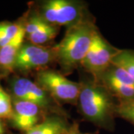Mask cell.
Returning a JSON list of instances; mask_svg holds the SVG:
<instances>
[{
    "label": "cell",
    "mask_w": 134,
    "mask_h": 134,
    "mask_svg": "<svg viewBox=\"0 0 134 134\" xmlns=\"http://www.w3.org/2000/svg\"><path fill=\"white\" fill-rule=\"evenodd\" d=\"M77 100L83 119L100 129H115V109L118 101L99 82L90 75L83 77Z\"/></svg>",
    "instance_id": "obj_1"
},
{
    "label": "cell",
    "mask_w": 134,
    "mask_h": 134,
    "mask_svg": "<svg viewBox=\"0 0 134 134\" xmlns=\"http://www.w3.org/2000/svg\"><path fill=\"white\" fill-rule=\"evenodd\" d=\"M97 31L95 23L90 18L67 28L60 42L54 46L56 62L64 74L81 66Z\"/></svg>",
    "instance_id": "obj_2"
},
{
    "label": "cell",
    "mask_w": 134,
    "mask_h": 134,
    "mask_svg": "<svg viewBox=\"0 0 134 134\" xmlns=\"http://www.w3.org/2000/svg\"><path fill=\"white\" fill-rule=\"evenodd\" d=\"M34 10L43 20L56 27L69 28L89 18L86 4L80 1H40Z\"/></svg>",
    "instance_id": "obj_3"
},
{
    "label": "cell",
    "mask_w": 134,
    "mask_h": 134,
    "mask_svg": "<svg viewBox=\"0 0 134 134\" xmlns=\"http://www.w3.org/2000/svg\"><path fill=\"white\" fill-rule=\"evenodd\" d=\"M10 96L13 98L31 102L46 114L66 115L60 104L35 81L23 77H15L10 81Z\"/></svg>",
    "instance_id": "obj_4"
},
{
    "label": "cell",
    "mask_w": 134,
    "mask_h": 134,
    "mask_svg": "<svg viewBox=\"0 0 134 134\" xmlns=\"http://www.w3.org/2000/svg\"><path fill=\"white\" fill-rule=\"evenodd\" d=\"M35 82L58 104H77L81 90L80 82L72 81L60 72L47 69L37 72Z\"/></svg>",
    "instance_id": "obj_5"
},
{
    "label": "cell",
    "mask_w": 134,
    "mask_h": 134,
    "mask_svg": "<svg viewBox=\"0 0 134 134\" xmlns=\"http://www.w3.org/2000/svg\"><path fill=\"white\" fill-rule=\"evenodd\" d=\"M119 50L109 43L98 30L81 67L89 75L96 78L112 64L113 59Z\"/></svg>",
    "instance_id": "obj_6"
},
{
    "label": "cell",
    "mask_w": 134,
    "mask_h": 134,
    "mask_svg": "<svg viewBox=\"0 0 134 134\" xmlns=\"http://www.w3.org/2000/svg\"><path fill=\"white\" fill-rule=\"evenodd\" d=\"M96 79L119 103L134 101V80L119 66L112 63Z\"/></svg>",
    "instance_id": "obj_7"
},
{
    "label": "cell",
    "mask_w": 134,
    "mask_h": 134,
    "mask_svg": "<svg viewBox=\"0 0 134 134\" xmlns=\"http://www.w3.org/2000/svg\"><path fill=\"white\" fill-rule=\"evenodd\" d=\"M53 62H56L54 47L34 45L29 42L24 43L16 60L14 70L29 72L47 66Z\"/></svg>",
    "instance_id": "obj_8"
},
{
    "label": "cell",
    "mask_w": 134,
    "mask_h": 134,
    "mask_svg": "<svg viewBox=\"0 0 134 134\" xmlns=\"http://www.w3.org/2000/svg\"><path fill=\"white\" fill-rule=\"evenodd\" d=\"M13 113L8 121L14 129L27 132L39 124L46 114L38 106L25 100L12 98Z\"/></svg>",
    "instance_id": "obj_9"
},
{
    "label": "cell",
    "mask_w": 134,
    "mask_h": 134,
    "mask_svg": "<svg viewBox=\"0 0 134 134\" xmlns=\"http://www.w3.org/2000/svg\"><path fill=\"white\" fill-rule=\"evenodd\" d=\"M71 125L66 115L52 113L24 134H66Z\"/></svg>",
    "instance_id": "obj_10"
},
{
    "label": "cell",
    "mask_w": 134,
    "mask_h": 134,
    "mask_svg": "<svg viewBox=\"0 0 134 134\" xmlns=\"http://www.w3.org/2000/svg\"><path fill=\"white\" fill-rule=\"evenodd\" d=\"M25 38L24 28L9 43L0 48V72L8 74L14 70L15 63Z\"/></svg>",
    "instance_id": "obj_11"
},
{
    "label": "cell",
    "mask_w": 134,
    "mask_h": 134,
    "mask_svg": "<svg viewBox=\"0 0 134 134\" xmlns=\"http://www.w3.org/2000/svg\"><path fill=\"white\" fill-rule=\"evenodd\" d=\"M112 63L124 69L134 80V50L120 49Z\"/></svg>",
    "instance_id": "obj_12"
},
{
    "label": "cell",
    "mask_w": 134,
    "mask_h": 134,
    "mask_svg": "<svg viewBox=\"0 0 134 134\" xmlns=\"http://www.w3.org/2000/svg\"><path fill=\"white\" fill-rule=\"evenodd\" d=\"M23 29V23H0V48L9 43Z\"/></svg>",
    "instance_id": "obj_13"
},
{
    "label": "cell",
    "mask_w": 134,
    "mask_h": 134,
    "mask_svg": "<svg viewBox=\"0 0 134 134\" xmlns=\"http://www.w3.org/2000/svg\"><path fill=\"white\" fill-rule=\"evenodd\" d=\"M58 32H59L58 27L50 25L36 33L25 36V37L29 40V43L34 45L43 46V44L48 43L49 41L55 38L56 36L58 35Z\"/></svg>",
    "instance_id": "obj_14"
},
{
    "label": "cell",
    "mask_w": 134,
    "mask_h": 134,
    "mask_svg": "<svg viewBox=\"0 0 134 134\" xmlns=\"http://www.w3.org/2000/svg\"><path fill=\"white\" fill-rule=\"evenodd\" d=\"M13 113L12 97L5 91L0 83V118L9 120Z\"/></svg>",
    "instance_id": "obj_15"
},
{
    "label": "cell",
    "mask_w": 134,
    "mask_h": 134,
    "mask_svg": "<svg viewBox=\"0 0 134 134\" xmlns=\"http://www.w3.org/2000/svg\"><path fill=\"white\" fill-rule=\"evenodd\" d=\"M116 117L128 121L134 126V101L119 103L115 109Z\"/></svg>",
    "instance_id": "obj_16"
},
{
    "label": "cell",
    "mask_w": 134,
    "mask_h": 134,
    "mask_svg": "<svg viewBox=\"0 0 134 134\" xmlns=\"http://www.w3.org/2000/svg\"><path fill=\"white\" fill-rule=\"evenodd\" d=\"M98 132H82L78 123L74 122L71 125L70 129L66 134H98Z\"/></svg>",
    "instance_id": "obj_17"
},
{
    "label": "cell",
    "mask_w": 134,
    "mask_h": 134,
    "mask_svg": "<svg viewBox=\"0 0 134 134\" xmlns=\"http://www.w3.org/2000/svg\"><path fill=\"white\" fill-rule=\"evenodd\" d=\"M0 134H6V127L3 122V119L0 118Z\"/></svg>",
    "instance_id": "obj_18"
}]
</instances>
